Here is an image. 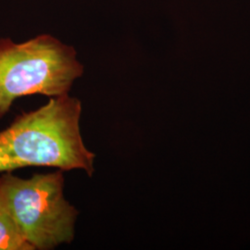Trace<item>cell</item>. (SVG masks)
Wrapping results in <instances>:
<instances>
[{
  "mask_svg": "<svg viewBox=\"0 0 250 250\" xmlns=\"http://www.w3.org/2000/svg\"><path fill=\"white\" fill-rule=\"evenodd\" d=\"M63 170L21 178L0 175V205L10 215L33 250H51L71 244L78 209L64 196Z\"/></svg>",
  "mask_w": 250,
  "mask_h": 250,
  "instance_id": "cell-3",
  "label": "cell"
},
{
  "mask_svg": "<svg viewBox=\"0 0 250 250\" xmlns=\"http://www.w3.org/2000/svg\"><path fill=\"white\" fill-rule=\"evenodd\" d=\"M82 103L69 95L52 98L36 110L23 112L0 131V172L25 167L95 172V153L81 134Z\"/></svg>",
  "mask_w": 250,
  "mask_h": 250,
  "instance_id": "cell-1",
  "label": "cell"
},
{
  "mask_svg": "<svg viewBox=\"0 0 250 250\" xmlns=\"http://www.w3.org/2000/svg\"><path fill=\"white\" fill-rule=\"evenodd\" d=\"M83 66L71 45L49 35L16 44L0 39V119L21 98L43 95L60 98L69 95Z\"/></svg>",
  "mask_w": 250,
  "mask_h": 250,
  "instance_id": "cell-2",
  "label": "cell"
},
{
  "mask_svg": "<svg viewBox=\"0 0 250 250\" xmlns=\"http://www.w3.org/2000/svg\"><path fill=\"white\" fill-rule=\"evenodd\" d=\"M0 250H33L22 237L18 227L0 205Z\"/></svg>",
  "mask_w": 250,
  "mask_h": 250,
  "instance_id": "cell-4",
  "label": "cell"
}]
</instances>
